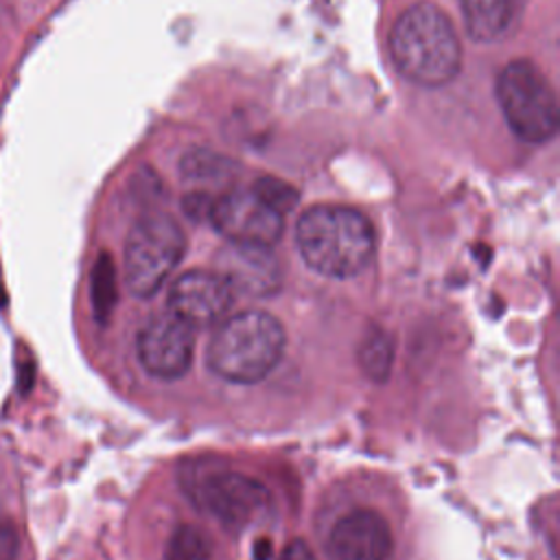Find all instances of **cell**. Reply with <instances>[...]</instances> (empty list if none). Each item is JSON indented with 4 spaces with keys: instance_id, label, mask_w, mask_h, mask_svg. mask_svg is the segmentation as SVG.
<instances>
[{
    "instance_id": "cell-17",
    "label": "cell",
    "mask_w": 560,
    "mask_h": 560,
    "mask_svg": "<svg viewBox=\"0 0 560 560\" xmlns=\"http://www.w3.org/2000/svg\"><path fill=\"white\" fill-rule=\"evenodd\" d=\"M182 171L195 179H217L230 173V160L210 151H192L184 158Z\"/></svg>"
},
{
    "instance_id": "cell-10",
    "label": "cell",
    "mask_w": 560,
    "mask_h": 560,
    "mask_svg": "<svg viewBox=\"0 0 560 560\" xmlns=\"http://www.w3.org/2000/svg\"><path fill=\"white\" fill-rule=\"evenodd\" d=\"M392 532L387 521L374 510H352L343 514L328 534L332 560H387Z\"/></svg>"
},
{
    "instance_id": "cell-15",
    "label": "cell",
    "mask_w": 560,
    "mask_h": 560,
    "mask_svg": "<svg viewBox=\"0 0 560 560\" xmlns=\"http://www.w3.org/2000/svg\"><path fill=\"white\" fill-rule=\"evenodd\" d=\"M164 560H214L206 534L192 525H179L166 545Z\"/></svg>"
},
{
    "instance_id": "cell-3",
    "label": "cell",
    "mask_w": 560,
    "mask_h": 560,
    "mask_svg": "<svg viewBox=\"0 0 560 560\" xmlns=\"http://www.w3.org/2000/svg\"><path fill=\"white\" fill-rule=\"evenodd\" d=\"M284 328L265 311H241L221 319L208 343V368L223 381L249 385L262 381L284 352Z\"/></svg>"
},
{
    "instance_id": "cell-19",
    "label": "cell",
    "mask_w": 560,
    "mask_h": 560,
    "mask_svg": "<svg viewBox=\"0 0 560 560\" xmlns=\"http://www.w3.org/2000/svg\"><path fill=\"white\" fill-rule=\"evenodd\" d=\"M280 560H315V556H313V549L304 540H291L282 549Z\"/></svg>"
},
{
    "instance_id": "cell-14",
    "label": "cell",
    "mask_w": 560,
    "mask_h": 560,
    "mask_svg": "<svg viewBox=\"0 0 560 560\" xmlns=\"http://www.w3.org/2000/svg\"><path fill=\"white\" fill-rule=\"evenodd\" d=\"M118 298L116 267L109 254H101L92 271V306L98 322H107Z\"/></svg>"
},
{
    "instance_id": "cell-16",
    "label": "cell",
    "mask_w": 560,
    "mask_h": 560,
    "mask_svg": "<svg viewBox=\"0 0 560 560\" xmlns=\"http://www.w3.org/2000/svg\"><path fill=\"white\" fill-rule=\"evenodd\" d=\"M252 190H254L267 206H271L273 210H278L282 217H284L287 212H291V210L295 208V203H298V190H295L291 184H287V182L278 179V177H271V175H265V177L256 179V182L252 184Z\"/></svg>"
},
{
    "instance_id": "cell-12",
    "label": "cell",
    "mask_w": 560,
    "mask_h": 560,
    "mask_svg": "<svg viewBox=\"0 0 560 560\" xmlns=\"http://www.w3.org/2000/svg\"><path fill=\"white\" fill-rule=\"evenodd\" d=\"M468 35L481 44L512 37L521 26L525 0H459Z\"/></svg>"
},
{
    "instance_id": "cell-7",
    "label": "cell",
    "mask_w": 560,
    "mask_h": 560,
    "mask_svg": "<svg viewBox=\"0 0 560 560\" xmlns=\"http://www.w3.org/2000/svg\"><path fill=\"white\" fill-rule=\"evenodd\" d=\"M208 221L230 243L260 247H271L284 228V217L267 206L252 188L214 197Z\"/></svg>"
},
{
    "instance_id": "cell-5",
    "label": "cell",
    "mask_w": 560,
    "mask_h": 560,
    "mask_svg": "<svg viewBox=\"0 0 560 560\" xmlns=\"http://www.w3.org/2000/svg\"><path fill=\"white\" fill-rule=\"evenodd\" d=\"M186 252V236L168 214H147L125 243V284L138 298H151Z\"/></svg>"
},
{
    "instance_id": "cell-1",
    "label": "cell",
    "mask_w": 560,
    "mask_h": 560,
    "mask_svg": "<svg viewBox=\"0 0 560 560\" xmlns=\"http://www.w3.org/2000/svg\"><path fill=\"white\" fill-rule=\"evenodd\" d=\"M295 245L317 273L352 278L370 265L376 238L372 223L359 210L319 203L300 214Z\"/></svg>"
},
{
    "instance_id": "cell-9",
    "label": "cell",
    "mask_w": 560,
    "mask_h": 560,
    "mask_svg": "<svg viewBox=\"0 0 560 560\" xmlns=\"http://www.w3.org/2000/svg\"><path fill=\"white\" fill-rule=\"evenodd\" d=\"M234 302V289L219 271L192 269L182 273L168 293V311L188 326L221 322Z\"/></svg>"
},
{
    "instance_id": "cell-18",
    "label": "cell",
    "mask_w": 560,
    "mask_h": 560,
    "mask_svg": "<svg viewBox=\"0 0 560 560\" xmlns=\"http://www.w3.org/2000/svg\"><path fill=\"white\" fill-rule=\"evenodd\" d=\"M20 538L11 523L0 521V560H18Z\"/></svg>"
},
{
    "instance_id": "cell-6",
    "label": "cell",
    "mask_w": 560,
    "mask_h": 560,
    "mask_svg": "<svg viewBox=\"0 0 560 560\" xmlns=\"http://www.w3.org/2000/svg\"><path fill=\"white\" fill-rule=\"evenodd\" d=\"M195 501L228 532H241L260 521L271 503L267 488L236 470H214L192 481Z\"/></svg>"
},
{
    "instance_id": "cell-4",
    "label": "cell",
    "mask_w": 560,
    "mask_h": 560,
    "mask_svg": "<svg viewBox=\"0 0 560 560\" xmlns=\"http://www.w3.org/2000/svg\"><path fill=\"white\" fill-rule=\"evenodd\" d=\"M497 101L510 129L525 142H547L558 129V96L545 72L527 61H510L497 79Z\"/></svg>"
},
{
    "instance_id": "cell-8",
    "label": "cell",
    "mask_w": 560,
    "mask_h": 560,
    "mask_svg": "<svg viewBox=\"0 0 560 560\" xmlns=\"http://www.w3.org/2000/svg\"><path fill=\"white\" fill-rule=\"evenodd\" d=\"M138 359L158 378H179L192 363L195 335L177 315L162 313L151 317L138 332Z\"/></svg>"
},
{
    "instance_id": "cell-11",
    "label": "cell",
    "mask_w": 560,
    "mask_h": 560,
    "mask_svg": "<svg viewBox=\"0 0 560 560\" xmlns=\"http://www.w3.org/2000/svg\"><path fill=\"white\" fill-rule=\"evenodd\" d=\"M219 273L234 291L256 298L271 295L280 284V269L269 247L230 243L219 256Z\"/></svg>"
},
{
    "instance_id": "cell-13",
    "label": "cell",
    "mask_w": 560,
    "mask_h": 560,
    "mask_svg": "<svg viewBox=\"0 0 560 560\" xmlns=\"http://www.w3.org/2000/svg\"><path fill=\"white\" fill-rule=\"evenodd\" d=\"M394 361V343L385 330H370L359 348V363L368 378L385 381Z\"/></svg>"
},
{
    "instance_id": "cell-2",
    "label": "cell",
    "mask_w": 560,
    "mask_h": 560,
    "mask_svg": "<svg viewBox=\"0 0 560 560\" xmlns=\"http://www.w3.org/2000/svg\"><path fill=\"white\" fill-rule=\"evenodd\" d=\"M389 50L398 72L422 88H440L455 79L462 66V44L448 15L418 2L400 13L389 35Z\"/></svg>"
}]
</instances>
